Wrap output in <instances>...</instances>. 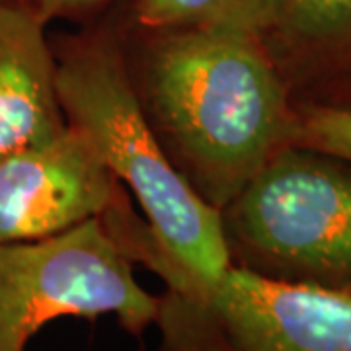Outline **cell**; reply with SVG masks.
<instances>
[{"label":"cell","mask_w":351,"mask_h":351,"mask_svg":"<svg viewBox=\"0 0 351 351\" xmlns=\"http://www.w3.org/2000/svg\"><path fill=\"white\" fill-rule=\"evenodd\" d=\"M129 82L164 154L221 211L295 138V98L263 39L149 29L110 10Z\"/></svg>","instance_id":"cell-1"},{"label":"cell","mask_w":351,"mask_h":351,"mask_svg":"<svg viewBox=\"0 0 351 351\" xmlns=\"http://www.w3.org/2000/svg\"><path fill=\"white\" fill-rule=\"evenodd\" d=\"M57 90L69 125L86 133L162 248L152 269L170 293L205 302L232 267L221 213L189 188L141 112L112 16L57 38Z\"/></svg>","instance_id":"cell-2"},{"label":"cell","mask_w":351,"mask_h":351,"mask_svg":"<svg viewBox=\"0 0 351 351\" xmlns=\"http://www.w3.org/2000/svg\"><path fill=\"white\" fill-rule=\"evenodd\" d=\"M221 213L234 267L351 291V162L285 145Z\"/></svg>","instance_id":"cell-3"},{"label":"cell","mask_w":351,"mask_h":351,"mask_svg":"<svg viewBox=\"0 0 351 351\" xmlns=\"http://www.w3.org/2000/svg\"><path fill=\"white\" fill-rule=\"evenodd\" d=\"M160 297L138 285L104 217L49 239L0 246V351H25L47 322L115 314L141 338Z\"/></svg>","instance_id":"cell-4"},{"label":"cell","mask_w":351,"mask_h":351,"mask_svg":"<svg viewBox=\"0 0 351 351\" xmlns=\"http://www.w3.org/2000/svg\"><path fill=\"white\" fill-rule=\"evenodd\" d=\"M125 197L82 129L0 158V246L49 239Z\"/></svg>","instance_id":"cell-5"},{"label":"cell","mask_w":351,"mask_h":351,"mask_svg":"<svg viewBox=\"0 0 351 351\" xmlns=\"http://www.w3.org/2000/svg\"><path fill=\"white\" fill-rule=\"evenodd\" d=\"M203 304L228 351H351V291L232 265Z\"/></svg>","instance_id":"cell-6"},{"label":"cell","mask_w":351,"mask_h":351,"mask_svg":"<svg viewBox=\"0 0 351 351\" xmlns=\"http://www.w3.org/2000/svg\"><path fill=\"white\" fill-rule=\"evenodd\" d=\"M66 127L47 22L0 0V158L53 141Z\"/></svg>","instance_id":"cell-7"},{"label":"cell","mask_w":351,"mask_h":351,"mask_svg":"<svg viewBox=\"0 0 351 351\" xmlns=\"http://www.w3.org/2000/svg\"><path fill=\"white\" fill-rule=\"evenodd\" d=\"M263 43L293 92L351 82V0H283Z\"/></svg>","instance_id":"cell-8"},{"label":"cell","mask_w":351,"mask_h":351,"mask_svg":"<svg viewBox=\"0 0 351 351\" xmlns=\"http://www.w3.org/2000/svg\"><path fill=\"white\" fill-rule=\"evenodd\" d=\"M283 0H121L112 10L137 27L221 29L265 41Z\"/></svg>","instance_id":"cell-9"},{"label":"cell","mask_w":351,"mask_h":351,"mask_svg":"<svg viewBox=\"0 0 351 351\" xmlns=\"http://www.w3.org/2000/svg\"><path fill=\"white\" fill-rule=\"evenodd\" d=\"M154 324L162 330L160 351H228L203 302L166 291Z\"/></svg>","instance_id":"cell-10"},{"label":"cell","mask_w":351,"mask_h":351,"mask_svg":"<svg viewBox=\"0 0 351 351\" xmlns=\"http://www.w3.org/2000/svg\"><path fill=\"white\" fill-rule=\"evenodd\" d=\"M293 145L351 162V108L332 101H297Z\"/></svg>","instance_id":"cell-11"},{"label":"cell","mask_w":351,"mask_h":351,"mask_svg":"<svg viewBox=\"0 0 351 351\" xmlns=\"http://www.w3.org/2000/svg\"><path fill=\"white\" fill-rule=\"evenodd\" d=\"M38 12L47 24L53 20H88L112 10L121 0H10Z\"/></svg>","instance_id":"cell-12"},{"label":"cell","mask_w":351,"mask_h":351,"mask_svg":"<svg viewBox=\"0 0 351 351\" xmlns=\"http://www.w3.org/2000/svg\"><path fill=\"white\" fill-rule=\"evenodd\" d=\"M341 98H343V100H336L332 101V104H339V106H348V108H351V84L350 88H346V90L341 92Z\"/></svg>","instance_id":"cell-13"}]
</instances>
